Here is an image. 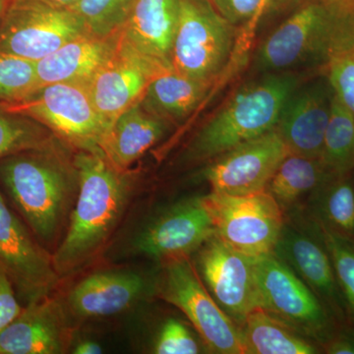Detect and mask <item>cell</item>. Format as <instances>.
<instances>
[{
  "label": "cell",
  "mask_w": 354,
  "mask_h": 354,
  "mask_svg": "<svg viewBox=\"0 0 354 354\" xmlns=\"http://www.w3.org/2000/svg\"><path fill=\"white\" fill-rule=\"evenodd\" d=\"M328 1H335V2H354V0H328Z\"/></svg>",
  "instance_id": "40"
},
{
  "label": "cell",
  "mask_w": 354,
  "mask_h": 354,
  "mask_svg": "<svg viewBox=\"0 0 354 354\" xmlns=\"http://www.w3.org/2000/svg\"><path fill=\"white\" fill-rule=\"evenodd\" d=\"M320 227L321 235L334 265L337 283L346 304L349 325L354 327V241Z\"/></svg>",
  "instance_id": "30"
},
{
  "label": "cell",
  "mask_w": 354,
  "mask_h": 354,
  "mask_svg": "<svg viewBox=\"0 0 354 354\" xmlns=\"http://www.w3.org/2000/svg\"><path fill=\"white\" fill-rule=\"evenodd\" d=\"M169 127V122L149 113L137 102L114 120L102 144V153L114 167L127 171L164 138Z\"/></svg>",
  "instance_id": "22"
},
{
  "label": "cell",
  "mask_w": 354,
  "mask_h": 354,
  "mask_svg": "<svg viewBox=\"0 0 354 354\" xmlns=\"http://www.w3.org/2000/svg\"><path fill=\"white\" fill-rule=\"evenodd\" d=\"M320 160L335 176L354 171V116L335 93Z\"/></svg>",
  "instance_id": "27"
},
{
  "label": "cell",
  "mask_w": 354,
  "mask_h": 354,
  "mask_svg": "<svg viewBox=\"0 0 354 354\" xmlns=\"http://www.w3.org/2000/svg\"><path fill=\"white\" fill-rule=\"evenodd\" d=\"M321 73L354 116V35L333 51Z\"/></svg>",
  "instance_id": "32"
},
{
  "label": "cell",
  "mask_w": 354,
  "mask_h": 354,
  "mask_svg": "<svg viewBox=\"0 0 354 354\" xmlns=\"http://www.w3.org/2000/svg\"><path fill=\"white\" fill-rule=\"evenodd\" d=\"M323 351L329 354H354L353 326H341L332 339L324 346Z\"/></svg>",
  "instance_id": "36"
},
{
  "label": "cell",
  "mask_w": 354,
  "mask_h": 354,
  "mask_svg": "<svg viewBox=\"0 0 354 354\" xmlns=\"http://www.w3.org/2000/svg\"><path fill=\"white\" fill-rule=\"evenodd\" d=\"M151 292L155 293V281L133 269L114 268L86 274L59 298L76 326L124 313Z\"/></svg>",
  "instance_id": "15"
},
{
  "label": "cell",
  "mask_w": 354,
  "mask_h": 354,
  "mask_svg": "<svg viewBox=\"0 0 354 354\" xmlns=\"http://www.w3.org/2000/svg\"><path fill=\"white\" fill-rule=\"evenodd\" d=\"M290 152L277 128L212 160L203 171L212 192L245 196L264 192Z\"/></svg>",
  "instance_id": "14"
},
{
  "label": "cell",
  "mask_w": 354,
  "mask_h": 354,
  "mask_svg": "<svg viewBox=\"0 0 354 354\" xmlns=\"http://www.w3.org/2000/svg\"><path fill=\"white\" fill-rule=\"evenodd\" d=\"M86 34L70 9L39 0H11L0 23V53L38 62Z\"/></svg>",
  "instance_id": "11"
},
{
  "label": "cell",
  "mask_w": 354,
  "mask_h": 354,
  "mask_svg": "<svg viewBox=\"0 0 354 354\" xmlns=\"http://www.w3.org/2000/svg\"><path fill=\"white\" fill-rule=\"evenodd\" d=\"M62 141L41 123L0 111V160L25 151L46 148Z\"/></svg>",
  "instance_id": "28"
},
{
  "label": "cell",
  "mask_w": 354,
  "mask_h": 354,
  "mask_svg": "<svg viewBox=\"0 0 354 354\" xmlns=\"http://www.w3.org/2000/svg\"><path fill=\"white\" fill-rule=\"evenodd\" d=\"M79 193L64 239L53 254L60 279L73 276L101 257L132 201L135 178L102 151H76Z\"/></svg>",
  "instance_id": "1"
},
{
  "label": "cell",
  "mask_w": 354,
  "mask_h": 354,
  "mask_svg": "<svg viewBox=\"0 0 354 354\" xmlns=\"http://www.w3.org/2000/svg\"><path fill=\"white\" fill-rule=\"evenodd\" d=\"M271 1H272V0H266V7L269 6L270 2H271Z\"/></svg>",
  "instance_id": "41"
},
{
  "label": "cell",
  "mask_w": 354,
  "mask_h": 354,
  "mask_svg": "<svg viewBox=\"0 0 354 354\" xmlns=\"http://www.w3.org/2000/svg\"><path fill=\"white\" fill-rule=\"evenodd\" d=\"M304 212L321 227L354 241V171L330 176L312 193Z\"/></svg>",
  "instance_id": "26"
},
{
  "label": "cell",
  "mask_w": 354,
  "mask_h": 354,
  "mask_svg": "<svg viewBox=\"0 0 354 354\" xmlns=\"http://www.w3.org/2000/svg\"><path fill=\"white\" fill-rule=\"evenodd\" d=\"M274 255L315 293L339 326L348 325L346 304L320 227L306 213L286 218Z\"/></svg>",
  "instance_id": "9"
},
{
  "label": "cell",
  "mask_w": 354,
  "mask_h": 354,
  "mask_svg": "<svg viewBox=\"0 0 354 354\" xmlns=\"http://www.w3.org/2000/svg\"><path fill=\"white\" fill-rule=\"evenodd\" d=\"M218 14L235 28L257 18L266 8V0H209Z\"/></svg>",
  "instance_id": "34"
},
{
  "label": "cell",
  "mask_w": 354,
  "mask_h": 354,
  "mask_svg": "<svg viewBox=\"0 0 354 354\" xmlns=\"http://www.w3.org/2000/svg\"><path fill=\"white\" fill-rule=\"evenodd\" d=\"M193 264L220 308L239 328L259 307L256 258L235 250L215 234L193 254Z\"/></svg>",
  "instance_id": "13"
},
{
  "label": "cell",
  "mask_w": 354,
  "mask_h": 354,
  "mask_svg": "<svg viewBox=\"0 0 354 354\" xmlns=\"http://www.w3.org/2000/svg\"><path fill=\"white\" fill-rule=\"evenodd\" d=\"M200 351L199 342L187 326L174 318L165 321L153 346L158 354H197Z\"/></svg>",
  "instance_id": "33"
},
{
  "label": "cell",
  "mask_w": 354,
  "mask_h": 354,
  "mask_svg": "<svg viewBox=\"0 0 354 354\" xmlns=\"http://www.w3.org/2000/svg\"><path fill=\"white\" fill-rule=\"evenodd\" d=\"M241 329L244 354H317L323 351L261 307L249 313Z\"/></svg>",
  "instance_id": "25"
},
{
  "label": "cell",
  "mask_w": 354,
  "mask_h": 354,
  "mask_svg": "<svg viewBox=\"0 0 354 354\" xmlns=\"http://www.w3.org/2000/svg\"><path fill=\"white\" fill-rule=\"evenodd\" d=\"M120 34L97 38L84 34L55 53L36 62L39 88L55 83L88 85L97 71L115 55Z\"/></svg>",
  "instance_id": "21"
},
{
  "label": "cell",
  "mask_w": 354,
  "mask_h": 354,
  "mask_svg": "<svg viewBox=\"0 0 354 354\" xmlns=\"http://www.w3.org/2000/svg\"><path fill=\"white\" fill-rule=\"evenodd\" d=\"M3 109L27 116L50 130L76 151H102L109 125L97 113L87 85L55 83L41 86Z\"/></svg>",
  "instance_id": "5"
},
{
  "label": "cell",
  "mask_w": 354,
  "mask_h": 354,
  "mask_svg": "<svg viewBox=\"0 0 354 354\" xmlns=\"http://www.w3.org/2000/svg\"><path fill=\"white\" fill-rule=\"evenodd\" d=\"M0 264L23 306L53 295L59 286L53 254L36 239L0 190Z\"/></svg>",
  "instance_id": "12"
},
{
  "label": "cell",
  "mask_w": 354,
  "mask_h": 354,
  "mask_svg": "<svg viewBox=\"0 0 354 354\" xmlns=\"http://www.w3.org/2000/svg\"><path fill=\"white\" fill-rule=\"evenodd\" d=\"M75 354H100L102 353V346L93 339H84L72 344L70 348Z\"/></svg>",
  "instance_id": "37"
},
{
  "label": "cell",
  "mask_w": 354,
  "mask_h": 354,
  "mask_svg": "<svg viewBox=\"0 0 354 354\" xmlns=\"http://www.w3.org/2000/svg\"><path fill=\"white\" fill-rule=\"evenodd\" d=\"M39 1L50 4L51 6L58 7V8L70 9L75 6L78 0H39Z\"/></svg>",
  "instance_id": "38"
},
{
  "label": "cell",
  "mask_w": 354,
  "mask_h": 354,
  "mask_svg": "<svg viewBox=\"0 0 354 354\" xmlns=\"http://www.w3.org/2000/svg\"><path fill=\"white\" fill-rule=\"evenodd\" d=\"M212 86L167 70L151 81L140 104L167 122H180L196 111Z\"/></svg>",
  "instance_id": "23"
},
{
  "label": "cell",
  "mask_w": 354,
  "mask_h": 354,
  "mask_svg": "<svg viewBox=\"0 0 354 354\" xmlns=\"http://www.w3.org/2000/svg\"><path fill=\"white\" fill-rule=\"evenodd\" d=\"M179 13L180 0H135L120 30V43L160 66L172 69V46Z\"/></svg>",
  "instance_id": "20"
},
{
  "label": "cell",
  "mask_w": 354,
  "mask_h": 354,
  "mask_svg": "<svg viewBox=\"0 0 354 354\" xmlns=\"http://www.w3.org/2000/svg\"><path fill=\"white\" fill-rule=\"evenodd\" d=\"M23 307L12 281L0 264V333L17 318Z\"/></svg>",
  "instance_id": "35"
},
{
  "label": "cell",
  "mask_w": 354,
  "mask_h": 354,
  "mask_svg": "<svg viewBox=\"0 0 354 354\" xmlns=\"http://www.w3.org/2000/svg\"><path fill=\"white\" fill-rule=\"evenodd\" d=\"M165 67L118 41L113 57L88 83L97 113L109 125L128 109L141 101L149 84L167 71Z\"/></svg>",
  "instance_id": "17"
},
{
  "label": "cell",
  "mask_w": 354,
  "mask_h": 354,
  "mask_svg": "<svg viewBox=\"0 0 354 354\" xmlns=\"http://www.w3.org/2000/svg\"><path fill=\"white\" fill-rule=\"evenodd\" d=\"M333 97L334 91L324 76L308 87L297 88L286 100L276 128L291 153L320 158Z\"/></svg>",
  "instance_id": "19"
},
{
  "label": "cell",
  "mask_w": 354,
  "mask_h": 354,
  "mask_svg": "<svg viewBox=\"0 0 354 354\" xmlns=\"http://www.w3.org/2000/svg\"><path fill=\"white\" fill-rule=\"evenodd\" d=\"M344 2L310 0L261 44L258 68L283 71L310 65L322 72L344 13Z\"/></svg>",
  "instance_id": "4"
},
{
  "label": "cell",
  "mask_w": 354,
  "mask_h": 354,
  "mask_svg": "<svg viewBox=\"0 0 354 354\" xmlns=\"http://www.w3.org/2000/svg\"><path fill=\"white\" fill-rule=\"evenodd\" d=\"M297 86V77L271 74L241 88L192 137L184 150L183 162H212L274 129L283 104Z\"/></svg>",
  "instance_id": "3"
},
{
  "label": "cell",
  "mask_w": 354,
  "mask_h": 354,
  "mask_svg": "<svg viewBox=\"0 0 354 354\" xmlns=\"http://www.w3.org/2000/svg\"><path fill=\"white\" fill-rule=\"evenodd\" d=\"M135 0H78L70 8L82 22L86 34L109 38L120 34Z\"/></svg>",
  "instance_id": "29"
},
{
  "label": "cell",
  "mask_w": 354,
  "mask_h": 354,
  "mask_svg": "<svg viewBox=\"0 0 354 354\" xmlns=\"http://www.w3.org/2000/svg\"><path fill=\"white\" fill-rule=\"evenodd\" d=\"M10 1L11 0H0V23H1L2 18H3L4 14H6L7 10V7H8Z\"/></svg>",
  "instance_id": "39"
},
{
  "label": "cell",
  "mask_w": 354,
  "mask_h": 354,
  "mask_svg": "<svg viewBox=\"0 0 354 354\" xmlns=\"http://www.w3.org/2000/svg\"><path fill=\"white\" fill-rule=\"evenodd\" d=\"M215 234L204 196L189 198L172 205L151 221L135 239L134 249L162 263L190 257Z\"/></svg>",
  "instance_id": "16"
},
{
  "label": "cell",
  "mask_w": 354,
  "mask_h": 354,
  "mask_svg": "<svg viewBox=\"0 0 354 354\" xmlns=\"http://www.w3.org/2000/svg\"><path fill=\"white\" fill-rule=\"evenodd\" d=\"M255 274L261 308L322 348L332 339L341 326L283 261L274 253L256 258Z\"/></svg>",
  "instance_id": "7"
},
{
  "label": "cell",
  "mask_w": 354,
  "mask_h": 354,
  "mask_svg": "<svg viewBox=\"0 0 354 354\" xmlns=\"http://www.w3.org/2000/svg\"><path fill=\"white\" fill-rule=\"evenodd\" d=\"M332 176L320 158L290 153L272 177L266 192L274 198L288 218L302 213L312 193Z\"/></svg>",
  "instance_id": "24"
},
{
  "label": "cell",
  "mask_w": 354,
  "mask_h": 354,
  "mask_svg": "<svg viewBox=\"0 0 354 354\" xmlns=\"http://www.w3.org/2000/svg\"><path fill=\"white\" fill-rule=\"evenodd\" d=\"M39 88L36 62L0 53V100L20 101Z\"/></svg>",
  "instance_id": "31"
},
{
  "label": "cell",
  "mask_w": 354,
  "mask_h": 354,
  "mask_svg": "<svg viewBox=\"0 0 354 354\" xmlns=\"http://www.w3.org/2000/svg\"><path fill=\"white\" fill-rule=\"evenodd\" d=\"M235 44L236 28L221 17L209 0H180L172 70L213 84L230 64Z\"/></svg>",
  "instance_id": "6"
},
{
  "label": "cell",
  "mask_w": 354,
  "mask_h": 354,
  "mask_svg": "<svg viewBox=\"0 0 354 354\" xmlns=\"http://www.w3.org/2000/svg\"><path fill=\"white\" fill-rule=\"evenodd\" d=\"M204 199L216 234L225 243L255 258L274 252L286 218L269 193L232 196L211 192Z\"/></svg>",
  "instance_id": "10"
},
{
  "label": "cell",
  "mask_w": 354,
  "mask_h": 354,
  "mask_svg": "<svg viewBox=\"0 0 354 354\" xmlns=\"http://www.w3.org/2000/svg\"><path fill=\"white\" fill-rule=\"evenodd\" d=\"M62 144L0 160L2 194L51 254L64 239L79 193L74 156L69 158Z\"/></svg>",
  "instance_id": "2"
},
{
  "label": "cell",
  "mask_w": 354,
  "mask_h": 354,
  "mask_svg": "<svg viewBox=\"0 0 354 354\" xmlns=\"http://www.w3.org/2000/svg\"><path fill=\"white\" fill-rule=\"evenodd\" d=\"M74 328L62 300L53 293L26 305L0 333V354L66 353Z\"/></svg>",
  "instance_id": "18"
},
{
  "label": "cell",
  "mask_w": 354,
  "mask_h": 354,
  "mask_svg": "<svg viewBox=\"0 0 354 354\" xmlns=\"http://www.w3.org/2000/svg\"><path fill=\"white\" fill-rule=\"evenodd\" d=\"M155 293L183 311L212 353L244 354L241 328L216 304L190 257L162 262Z\"/></svg>",
  "instance_id": "8"
}]
</instances>
